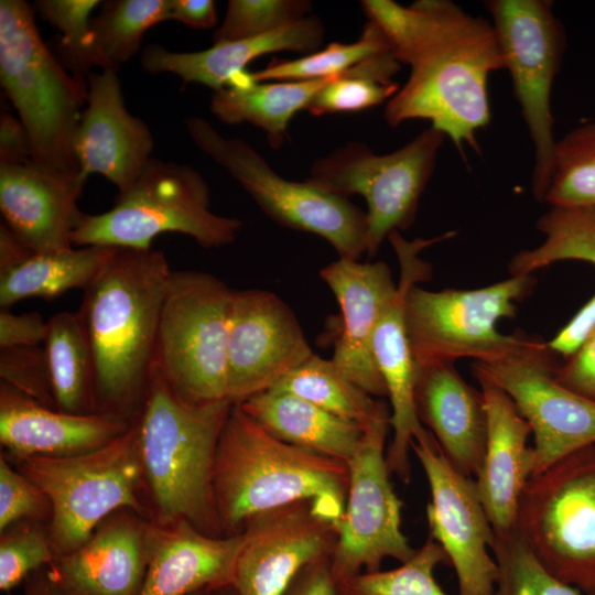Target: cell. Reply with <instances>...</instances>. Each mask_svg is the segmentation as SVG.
I'll use <instances>...</instances> for the list:
<instances>
[{"label": "cell", "mask_w": 595, "mask_h": 595, "mask_svg": "<svg viewBox=\"0 0 595 595\" xmlns=\"http://www.w3.org/2000/svg\"><path fill=\"white\" fill-rule=\"evenodd\" d=\"M285 595H338L331 559L314 562L294 578Z\"/></svg>", "instance_id": "obj_50"}, {"label": "cell", "mask_w": 595, "mask_h": 595, "mask_svg": "<svg viewBox=\"0 0 595 595\" xmlns=\"http://www.w3.org/2000/svg\"><path fill=\"white\" fill-rule=\"evenodd\" d=\"M47 335V321L39 312L15 314L0 310V349L43 346Z\"/></svg>", "instance_id": "obj_47"}, {"label": "cell", "mask_w": 595, "mask_h": 595, "mask_svg": "<svg viewBox=\"0 0 595 595\" xmlns=\"http://www.w3.org/2000/svg\"><path fill=\"white\" fill-rule=\"evenodd\" d=\"M311 9L307 0H229L213 43L267 34L307 17Z\"/></svg>", "instance_id": "obj_42"}, {"label": "cell", "mask_w": 595, "mask_h": 595, "mask_svg": "<svg viewBox=\"0 0 595 595\" xmlns=\"http://www.w3.org/2000/svg\"><path fill=\"white\" fill-rule=\"evenodd\" d=\"M485 7L533 144L532 193L543 202L556 143L551 94L565 52V30L550 0H489Z\"/></svg>", "instance_id": "obj_12"}, {"label": "cell", "mask_w": 595, "mask_h": 595, "mask_svg": "<svg viewBox=\"0 0 595 595\" xmlns=\"http://www.w3.org/2000/svg\"><path fill=\"white\" fill-rule=\"evenodd\" d=\"M498 566L495 595H582L551 575L517 533L496 534L491 548Z\"/></svg>", "instance_id": "obj_40"}, {"label": "cell", "mask_w": 595, "mask_h": 595, "mask_svg": "<svg viewBox=\"0 0 595 595\" xmlns=\"http://www.w3.org/2000/svg\"><path fill=\"white\" fill-rule=\"evenodd\" d=\"M390 51L381 29L367 21L358 40L351 43H329L322 50L296 60L272 61L264 68L249 73L252 82H300L339 75L356 63L376 53Z\"/></svg>", "instance_id": "obj_38"}, {"label": "cell", "mask_w": 595, "mask_h": 595, "mask_svg": "<svg viewBox=\"0 0 595 595\" xmlns=\"http://www.w3.org/2000/svg\"><path fill=\"white\" fill-rule=\"evenodd\" d=\"M320 275L342 313L332 361L372 397L387 396L374 358L372 339L381 313L397 291L390 268L382 261L338 258L322 268Z\"/></svg>", "instance_id": "obj_21"}, {"label": "cell", "mask_w": 595, "mask_h": 595, "mask_svg": "<svg viewBox=\"0 0 595 595\" xmlns=\"http://www.w3.org/2000/svg\"><path fill=\"white\" fill-rule=\"evenodd\" d=\"M453 235L408 240L400 231H393L388 237L398 258L399 280L394 295L378 321L372 353L391 405L393 437L386 453L388 469L405 484L411 475V444L425 430L414 404L416 367L407 329L405 299L413 285L431 279L432 267L420 257L421 251Z\"/></svg>", "instance_id": "obj_17"}, {"label": "cell", "mask_w": 595, "mask_h": 595, "mask_svg": "<svg viewBox=\"0 0 595 595\" xmlns=\"http://www.w3.org/2000/svg\"><path fill=\"white\" fill-rule=\"evenodd\" d=\"M181 22L194 29H210L217 23L212 0H167V21Z\"/></svg>", "instance_id": "obj_51"}, {"label": "cell", "mask_w": 595, "mask_h": 595, "mask_svg": "<svg viewBox=\"0 0 595 595\" xmlns=\"http://www.w3.org/2000/svg\"><path fill=\"white\" fill-rule=\"evenodd\" d=\"M242 532L231 582L238 595H285L304 567L332 558L338 538L307 500L258 513Z\"/></svg>", "instance_id": "obj_19"}, {"label": "cell", "mask_w": 595, "mask_h": 595, "mask_svg": "<svg viewBox=\"0 0 595 595\" xmlns=\"http://www.w3.org/2000/svg\"><path fill=\"white\" fill-rule=\"evenodd\" d=\"M52 506L47 496L26 476L14 470L7 458H0V531L17 522H42L51 519Z\"/></svg>", "instance_id": "obj_44"}, {"label": "cell", "mask_w": 595, "mask_h": 595, "mask_svg": "<svg viewBox=\"0 0 595 595\" xmlns=\"http://www.w3.org/2000/svg\"><path fill=\"white\" fill-rule=\"evenodd\" d=\"M33 251L4 224L0 226V269L8 268Z\"/></svg>", "instance_id": "obj_52"}, {"label": "cell", "mask_w": 595, "mask_h": 595, "mask_svg": "<svg viewBox=\"0 0 595 595\" xmlns=\"http://www.w3.org/2000/svg\"><path fill=\"white\" fill-rule=\"evenodd\" d=\"M1 381L56 409L44 346L0 349Z\"/></svg>", "instance_id": "obj_45"}, {"label": "cell", "mask_w": 595, "mask_h": 595, "mask_svg": "<svg viewBox=\"0 0 595 595\" xmlns=\"http://www.w3.org/2000/svg\"><path fill=\"white\" fill-rule=\"evenodd\" d=\"M270 390L292 393L349 422L367 428L389 415L388 407L376 400L334 365L313 354Z\"/></svg>", "instance_id": "obj_33"}, {"label": "cell", "mask_w": 595, "mask_h": 595, "mask_svg": "<svg viewBox=\"0 0 595 595\" xmlns=\"http://www.w3.org/2000/svg\"><path fill=\"white\" fill-rule=\"evenodd\" d=\"M401 65L391 51L370 55L332 77L306 110L313 116H323L363 111L388 102L400 88L393 77Z\"/></svg>", "instance_id": "obj_35"}, {"label": "cell", "mask_w": 595, "mask_h": 595, "mask_svg": "<svg viewBox=\"0 0 595 595\" xmlns=\"http://www.w3.org/2000/svg\"><path fill=\"white\" fill-rule=\"evenodd\" d=\"M584 595H595V585L589 587L587 591L583 592Z\"/></svg>", "instance_id": "obj_56"}, {"label": "cell", "mask_w": 595, "mask_h": 595, "mask_svg": "<svg viewBox=\"0 0 595 595\" xmlns=\"http://www.w3.org/2000/svg\"><path fill=\"white\" fill-rule=\"evenodd\" d=\"M118 71L100 69L87 77V100L73 150L79 173L99 174L120 192L151 161L154 140L148 125L126 108Z\"/></svg>", "instance_id": "obj_20"}, {"label": "cell", "mask_w": 595, "mask_h": 595, "mask_svg": "<svg viewBox=\"0 0 595 595\" xmlns=\"http://www.w3.org/2000/svg\"><path fill=\"white\" fill-rule=\"evenodd\" d=\"M232 403L195 404L181 399L153 366L137 421L151 521H186L224 537L214 499L213 469L218 440Z\"/></svg>", "instance_id": "obj_4"}, {"label": "cell", "mask_w": 595, "mask_h": 595, "mask_svg": "<svg viewBox=\"0 0 595 595\" xmlns=\"http://www.w3.org/2000/svg\"><path fill=\"white\" fill-rule=\"evenodd\" d=\"M349 485L347 463L279 440L239 404L221 430L213 469L216 510L224 536L242 532L253 516L307 500L337 530Z\"/></svg>", "instance_id": "obj_3"}, {"label": "cell", "mask_w": 595, "mask_h": 595, "mask_svg": "<svg viewBox=\"0 0 595 595\" xmlns=\"http://www.w3.org/2000/svg\"><path fill=\"white\" fill-rule=\"evenodd\" d=\"M14 459L17 469L51 502L46 529L55 558L79 548L116 511L129 509L151 520L150 509L140 499L144 479L137 422L90 452Z\"/></svg>", "instance_id": "obj_7"}, {"label": "cell", "mask_w": 595, "mask_h": 595, "mask_svg": "<svg viewBox=\"0 0 595 595\" xmlns=\"http://www.w3.org/2000/svg\"><path fill=\"white\" fill-rule=\"evenodd\" d=\"M543 202L595 208V121L583 122L556 139Z\"/></svg>", "instance_id": "obj_37"}, {"label": "cell", "mask_w": 595, "mask_h": 595, "mask_svg": "<svg viewBox=\"0 0 595 595\" xmlns=\"http://www.w3.org/2000/svg\"><path fill=\"white\" fill-rule=\"evenodd\" d=\"M207 595H238L231 584L210 588Z\"/></svg>", "instance_id": "obj_54"}, {"label": "cell", "mask_w": 595, "mask_h": 595, "mask_svg": "<svg viewBox=\"0 0 595 595\" xmlns=\"http://www.w3.org/2000/svg\"><path fill=\"white\" fill-rule=\"evenodd\" d=\"M411 450L429 483L426 506L430 534L454 567L458 595H495L498 566L493 554L495 531L477 493L475 480L445 457L429 430Z\"/></svg>", "instance_id": "obj_16"}, {"label": "cell", "mask_w": 595, "mask_h": 595, "mask_svg": "<svg viewBox=\"0 0 595 595\" xmlns=\"http://www.w3.org/2000/svg\"><path fill=\"white\" fill-rule=\"evenodd\" d=\"M31 142L20 119L8 112L0 117V164H20L31 160Z\"/></svg>", "instance_id": "obj_49"}, {"label": "cell", "mask_w": 595, "mask_h": 595, "mask_svg": "<svg viewBox=\"0 0 595 595\" xmlns=\"http://www.w3.org/2000/svg\"><path fill=\"white\" fill-rule=\"evenodd\" d=\"M443 549L429 538L413 556L400 566L363 572L337 583L338 595H447L439 585L435 569L447 563Z\"/></svg>", "instance_id": "obj_39"}, {"label": "cell", "mask_w": 595, "mask_h": 595, "mask_svg": "<svg viewBox=\"0 0 595 595\" xmlns=\"http://www.w3.org/2000/svg\"><path fill=\"white\" fill-rule=\"evenodd\" d=\"M445 139L430 126L387 154L349 142L315 160L309 180L329 193L346 198L360 195L365 199L366 253L371 258L393 231L407 230L414 223Z\"/></svg>", "instance_id": "obj_11"}, {"label": "cell", "mask_w": 595, "mask_h": 595, "mask_svg": "<svg viewBox=\"0 0 595 595\" xmlns=\"http://www.w3.org/2000/svg\"><path fill=\"white\" fill-rule=\"evenodd\" d=\"M301 324L275 293L234 290L227 348V399L268 391L313 356Z\"/></svg>", "instance_id": "obj_18"}, {"label": "cell", "mask_w": 595, "mask_h": 595, "mask_svg": "<svg viewBox=\"0 0 595 595\" xmlns=\"http://www.w3.org/2000/svg\"><path fill=\"white\" fill-rule=\"evenodd\" d=\"M116 248L85 246L55 252L31 251L0 269V309L25 299L52 300L73 289L84 290Z\"/></svg>", "instance_id": "obj_31"}, {"label": "cell", "mask_w": 595, "mask_h": 595, "mask_svg": "<svg viewBox=\"0 0 595 595\" xmlns=\"http://www.w3.org/2000/svg\"><path fill=\"white\" fill-rule=\"evenodd\" d=\"M23 595H65L55 585L46 569L33 573L24 581Z\"/></svg>", "instance_id": "obj_53"}, {"label": "cell", "mask_w": 595, "mask_h": 595, "mask_svg": "<svg viewBox=\"0 0 595 595\" xmlns=\"http://www.w3.org/2000/svg\"><path fill=\"white\" fill-rule=\"evenodd\" d=\"M167 21V0H110L102 2L90 22V40L100 69L118 71L140 50L152 26Z\"/></svg>", "instance_id": "obj_34"}, {"label": "cell", "mask_w": 595, "mask_h": 595, "mask_svg": "<svg viewBox=\"0 0 595 595\" xmlns=\"http://www.w3.org/2000/svg\"><path fill=\"white\" fill-rule=\"evenodd\" d=\"M548 344L522 335L505 355L475 361L474 374L500 387L527 420L533 435L537 474L564 456L595 444V402L563 387Z\"/></svg>", "instance_id": "obj_14"}, {"label": "cell", "mask_w": 595, "mask_h": 595, "mask_svg": "<svg viewBox=\"0 0 595 595\" xmlns=\"http://www.w3.org/2000/svg\"><path fill=\"white\" fill-rule=\"evenodd\" d=\"M0 79L31 142V160L60 173H79L74 136L87 100V82L48 48L24 0L0 1Z\"/></svg>", "instance_id": "obj_5"}, {"label": "cell", "mask_w": 595, "mask_h": 595, "mask_svg": "<svg viewBox=\"0 0 595 595\" xmlns=\"http://www.w3.org/2000/svg\"><path fill=\"white\" fill-rule=\"evenodd\" d=\"M87 178L48 171L32 160L0 164V210L4 225L33 251L73 248L72 235L84 217L78 199Z\"/></svg>", "instance_id": "obj_23"}, {"label": "cell", "mask_w": 595, "mask_h": 595, "mask_svg": "<svg viewBox=\"0 0 595 595\" xmlns=\"http://www.w3.org/2000/svg\"><path fill=\"white\" fill-rule=\"evenodd\" d=\"M186 129L196 147L227 170L277 224L320 236L339 258L360 260L366 253V213L348 198L310 180L280 176L246 141L225 138L202 117L187 119Z\"/></svg>", "instance_id": "obj_10"}, {"label": "cell", "mask_w": 595, "mask_h": 595, "mask_svg": "<svg viewBox=\"0 0 595 595\" xmlns=\"http://www.w3.org/2000/svg\"><path fill=\"white\" fill-rule=\"evenodd\" d=\"M209 588H203V589H199V591H196L190 595H207Z\"/></svg>", "instance_id": "obj_55"}, {"label": "cell", "mask_w": 595, "mask_h": 595, "mask_svg": "<svg viewBox=\"0 0 595 595\" xmlns=\"http://www.w3.org/2000/svg\"><path fill=\"white\" fill-rule=\"evenodd\" d=\"M516 531L555 578L582 592L595 585V444L530 477Z\"/></svg>", "instance_id": "obj_9"}, {"label": "cell", "mask_w": 595, "mask_h": 595, "mask_svg": "<svg viewBox=\"0 0 595 595\" xmlns=\"http://www.w3.org/2000/svg\"><path fill=\"white\" fill-rule=\"evenodd\" d=\"M99 0H37L34 8L44 20L61 31L57 47L61 63L77 78L87 82L98 67L90 40V15Z\"/></svg>", "instance_id": "obj_41"}, {"label": "cell", "mask_w": 595, "mask_h": 595, "mask_svg": "<svg viewBox=\"0 0 595 595\" xmlns=\"http://www.w3.org/2000/svg\"><path fill=\"white\" fill-rule=\"evenodd\" d=\"M324 35L322 20L307 15L267 34L214 43L198 52H172L150 44L143 48L140 63L149 74H174L183 84L197 83L216 91L228 86L255 58L281 51L307 55L320 50Z\"/></svg>", "instance_id": "obj_28"}, {"label": "cell", "mask_w": 595, "mask_h": 595, "mask_svg": "<svg viewBox=\"0 0 595 595\" xmlns=\"http://www.w3.org/2000/svg\"><path fill=\"white\" fill-rule=\"evenodd\" d=\"M234 290L215 275L171 272L162 302L154 367L183 400L227 399V348ZM229 401V400H228Z\"/></svg>", "instance_id": "obj_8"}, {"label": "cell", "mask_w": 595, "mask_h": 595, "mask_svg": "<svg viewBox=\"0 0 595 595\" xmlns=\"http://www.w3.org/2000/svg\"><path fill=\"white\" fill-rule=\"evenodd\" d=\"M487 414L486 446L476 488L496 534L516 530L521 495L533 475L532 434L512 399L488 378L474 374Z\"/></svg>", "instance_id": "obj_24"}, {"label": "cell", "mask_w": 595, "mask_h": 595, "mask_svg": "<svg viewBox=\"0 0 595 595\" xmlns=\"http://www.w3.org/2000/svg\"><path fill=\"white\" fill-rule=\"evenodd\" d=\"M131 425L107 414L62 412L0 383V442L14 458L90 452L122 435Z\"/></svg>", "instance_id": "obj_26"}, {"label": "cell", "mask_w": 595, "mask_h": 595, "mask_svg": "<svg viewBox=\"0 0 595 595\" xmlns=\"http://www.w3.org/2000/svg\"><path fill=\"white\" fill-rule=\"evenodd\" d=\"M389 426L390 414L368 425L347 463L346 506L331 558L336 583L379 571L387 558L404 563L416 551L402 532V502L390 482L385 448Z\"/></svg>", "instance_id": "obj_15"}, {"label": "cell", "mask_w": 595, "mask_h": 595, "mask_svg": "<svg viewBox=\"0 0 595 595\" xmlns=\"http://www.w3.org/2000/svg\"><path fill=\"white\" fill-rule=\"evenodd\" d=\"M555 378L566 389L595 402V328L577 350L558 366Z\"/></svg>", "instance_id": "obj_46"}, {"label": "cell", "mask_w": 595, "mask_h": 595, "mask_svg": "<svg viewBox=\"0 0 595 595\" xmlns=\"http://www.w3.org/2000/svg\"><path fill=\"white\" fill-rule=\"evenodd\" d=\"M545 240L518 252L509 263L511 275H527L560 260H582L595 266V208L551 206L537 221Z\"/></svg>", "instance_id": "obj_36"}, {"label": "cell", "mask_w": 595, "mask_h": 595, "mask_svg": "<svg viewBox=\"0 0 595 595\" xmlns=\"http://www.w3.org/2000/svg\"><path fill=\"white\" fill-rule=\"evenodd\" d=\"M238 404L279 440L345 463L354 456L365 433L361 425L284 391L268 390Z\"/></svg>", "instance_id": "obj_29"}, {"label": "cell", "mask_w": 595, "mask_h": 595, "mask_svg": "<svg viewBox=\"0 0 595 595\" xmlns=\"http://www.w3.org/2000/svg\"><path fill=\"white\" fill-rule=\"evenodd\" d=\"M368 21L387 37L393 56L410 75L386 104L391 127L428 120L464 155L480 153L478 133L490 121L488 77L504 69L490 20L475 17L450 0H364Z\"/></svg>", "instance_id": "obj_1"}, {"label": "cell", "mask_w": 595, "mask_h": 595, "mask_svg": "<svg viewBox=\"0 0 595 595\" xmlns=\"http://www.w3.org/2000/svg\"><path fill=\"white\" fill-rule=\"evenodd\" d=\"M43 346L56 409L73 414L96 413L93 356L78 313L54 314L47 321Z\"/></svg>", "instance_id": "obj_32"}, {"label": "cell", "mask_w": 595, "mask_h": 595, "mask_svg": "<svg viewBox=\"0 0 595 595\" xmlns=\"http://www.w3.org/2000/svg\"><path fill=\"white\" fill-rule=\"evenodd\" d=\"M533 284L527 274L472 290L413 285L405 299V322L415 366L461 358L488 363L505 355L522 335L501 334L497 322L515 316L516 303Z\"/></svg>", "instance_id": "obj_13"}, {"label": "cell", "mask_w": 595, "mask_h": 595, "mask_svg": "<svg viewBox=\"0 0 595 595\" xmlns=\"http://www.w3.org/2000/svg\"><path fill=\"white\" fill-rule=\"evenodd\" d=\"M245 533L208 536L186 521L148 529L149 565L139 595H190L231 584Z\"/></svg>", "instance_id": "obj_27"}, {"label": "cell", "mask_w": 595, "mask_h": 595, "mask_svg": "<svg viewBox=\"0 0 595 595\" xmlns=\"http://www.w3.org/2000/svg\"><path fill=\"white\" fill-rule=\"evenodd\" d=\"M171 272L161 250L116 248L83 290L77 313L93 356L96 413L138 421Z\"/></svg>", "instance_id": "obj_2"}, {"label": "cell", "mask_w": 595, "mask_h": 595, "mask_svg": "<svg viewBox=\"0 0 595 595\" xmlns=\"http://www.w3.org/2000/svg\"><path fill=\"white\" fill-rule=\"evenodd\" d=\"M55 560L47 529L24 520L1 532L0 589L9 592Z\"/></svg>", "instance_id": "obj_43"}, {"label": "cell", "mask_w": 595, "mask_h": 595, "mask_svg": "<svg viewBox=\"0 0 595 595\" xmlns=\"http://www.w3.org/2000/svg\"><path fill=\"white\" fill-rule=\"evenodd\" d=\"M594 328L595 294L547 344L555 355L567 358L577 350Z\"/></svg>", "instance_id": "obj_48"}, {"label": "cell", "mask_w": 595, "mask_h": 595, "mask_svg": "<svg viewBox=\"0 0 595 595\" xmlns=\"http://www.w3.org/2000/svg\"><path fill=\"white\" fill-rule=\"evenodd\" d=\"M241 227L239 219L210 210L209 188L199 172L152 158L109 210L84 215L72 244L150 249L155 237L177 232L204 248H218L232 244Z\"/></svg>", "instance_id": "obj_6"}, {"label": "cell", "mask_w": 595, "mask_h": 595, "mask_svg": "<svg viewBox=\"0 0 595 595\" xmlns=\"http://www.w3.org/2000/svg\"><path fill=\"white\" fill-rule=\"evenodd\" d=\"M150 520L123 509L107 517L47 574L65 595H139L148 571Z\"/></svg>", "instance_id": "obj_22"}, {"label": "cell", "mask_w": 595, "mask_h": 595, "mask_svg": "<svg viewBox=\"0 0 595 595\" xmlns=\"http://www.w3.org/2000/svg\"><path fill=\"white\" fill-rule=\"evenodd\" d=\"M415 367L414 404L419 420L459 473L476 476L487 436L482 391L463 379L454 363L435 361Z\"/></svg>", "instance_id": "obj_25"}, {"label": "cell", "mask_w": 595, "mask_h": 595, "mask_svg": "<svg viewBox=\"0 0 595 595\" xmlns=\"http://www.w3.org/2000/svg\"><path fill=\"white\" fill-rule=\"evenodd\" d=\"M329 78L300 82H252L242 72L228 86L214 91L210 111L228 125L249 122L266 131L270 147L279 149L288 134L289 122Z\"/></svg>", "instance_id": "obj_30"}]
</instances>
